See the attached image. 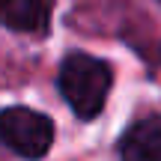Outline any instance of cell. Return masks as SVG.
<instances>
[{
	"instance_id": "277c9868",
	"label": "cell",
	"mask_w": 161,
	"mask_h": 161,
	"mask_svg": "<svg viewBox=\"0 0 161 161\" xmlns=\"http://www.w3.org/2000/svg\"><path fill=\"white\" fill-rule=\"evenodd\" d=\"M51 0H0V24L15 33H45Z\"/></svg>"
},
{
	"instance_id": "6da1fadb",
	"label": "cell",
	"mask_w": 161,
	"mask_h": 161,
	"mask_svg": "<svg viewBox=\"0 0 161 161\" xmlns=\"http://www.w3.org/2000/svg\"><path fill=\"white\" fill-rule=\"evenodd\" d=\"M110 84H114V72L104 60L92 57V54L75 51L60 63L57 86L69 108L75 110L80 119H92L102 114L104 102H108Z\"/></svg>"
},
{
	"instance_id": "7a4b0ae2",
	"label": "cell",
	"mask_w": 161,
	"mask_h": 161,
	"mask_svg": "<svg viewBox=\"0 0 161 161\" xmlns=\"http://www.w3.org/2000/svg\"><path fill=\"white\" fill-rule=\"evenodd\" d=\"M0 143L9 146L15 155L21 158H45L54 143V122L51 116L39 114L33 108H12L0 110Z\"/></svg>"
},
{
	"instance_id": "3957f363",
	"label": "cell",
	"mask_w": 161,
	"mask_h": 161,
	"mask_svg": "<svg viewBox=\"0 0 161 161\" xmlns=\"http://www.w3.org/2000/svg\"><path fill=\"white\" fill-rule=\"evenodd\" d=\"M119 161H161V114L128 125L119 137Z\"/></svg>"
}]
</instances>
